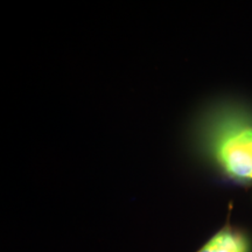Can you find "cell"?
<instances>
[{"instance_id":"cell-1","label":"cell","mask_w":252,"mask_h":252,"mask_svg":"<svg viewBox=\"0 0 252 252\" xmlns=\"http://www.w3.org/2000/svg\"><path fill=\"white\" fill-rule=\"evenodd\" d=\"M216 154L232 180L252 185V126L239 125L226 130L219 139Z\"/></svg>"},{"instance_id":"cell-2","label":"cell","mask_w":252,"mask_h":252,"mask_svg":"<svg viewBox=\"0 0 252 252\" xmlns=\"http://www.w3.org/2000/svg\"><path fill=\"white\" fill-rule=\"evenodd\" d=\"M197 252H252V244L243 230L226 223Z\"/></svg>"}]
</instances>
